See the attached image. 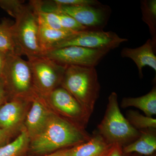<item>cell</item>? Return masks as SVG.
Returning <instances> with one entry per match:
<instances>
[{
    "label": "cell",
    "mask_w": 156,
    "mask_h": 156,
    "mask_svg": "<svg viewBox=\"0 0 156 156\" xmlns=\"http://www.w3.org/2000/svg\"><path fill=\"white\" fill-rule=\"evenodd\" d=\"M91 137L85 129L52 112L42 131L30 140L28 154L33 156L48 154L79 145Z\"/></svg>",
    "instance_id": "obj_1"
},
{
    "label": "cell",
    "mask_w": 156,
    "mask_h": 156,
    "mask_svg": "<svg viewBox=\"0 0 156 156\" xmlns=\"http://www.w3.org/2000/svg\"><path fill=\"white\" fill-rule=\"evenodd\" d=\"M60 87L69 92L91 115L100 90L95 67L68 66Z\"/></svg>",
    "instance_id": "obj_2"
},
{
    "label": "cell",
    "mask_w": 156,
    "mask_h": 156,
    "mask_svg": "<svg viewBox=\"0 0 156 156\" xmlns=\"http://www.w3.org/2000/svg\"><path fill=\"white\" fill-rule=\"evenodd\" d=\"M98 128V133L108 144H119L123 147L133 142L140 134L121 112L115 92L109 96L105 114Z\"/></svg>",
    "instance_id": "obj_3"
},
{
    "label": "cell",
    "mask_w": 156,
    "mask_h": 156,
    "mask_svg": "<svg viewBox=\"0 0 156 156\" xmlns=\"http://www.w3.org/2000/svg\"><path fill=\"white\" fill-rule=\"evenodd\" d=\"M15 19L11 30L20 55H25L28 58L43 56L39 41V22L32 7L26 5Z\"/></svg>",
    "instance_id": "obj_4"
},
{
    "label": "cell",
    "mask_w": 156,
    "mask_h": 156,
    "mask_svg": "<svg viewBox=\"0 0 156 156\" xmlns=\"http://www.w3.org/2000/svg\"><path fill=\"white\" fill-rule=\"evenodd\" d=\"M2 77L9 97L31 98L37 92L29 62L20 56L8 55Z\"/></svg>",
    "instance_id": "obj_5"
},
{
    "label": "cell",
    "mask_w": 156,
    "mask_h": 156,
    "mask_svg": "<svg viewBox=\"0 0 156 156\" xmlns=\"http://www.w3.org/2000/svg\"><path fill=\"white\" fill-rule=\"evenodd\" d=\"M34 87L38 94L46 98L60 87L66 66L44 56L28 58Z\"/></svg>",
    "instance_id": "obj_6"
},
{
    "label": "cell",
    "mask_w": 156,
    "mask_h": 156,
    "mask_svg": "<svg viewBox=\"0 0 156 156\" xmlns=\"http://www.w3.org/2000/svg\"><path fill=\"white\" fill-rule=\"evenodd\" d=\"M127 41L128 39L120 37L113 32L105 31L103 30H88L73 34L56 44L51 50L78 46L90 49L111 50Z\"/></svg>",
    "instance_id": "obj_7"
},
{
    "label": "cell",
    "mask_w": 156,
    "mask_h": 156,
    "mask_svg": "<svg viewBox=\"0 0 156 156\" xmlns=\"http://www.w3.org/2000/svg\"><path fill=\"white\" fill-rule=\"evenodd\" d=\"M110 51L69 46L49 50L43 56L65 66L95 67Z\"/></svg>",
    "instance_id": "obj_8"
},
{
    "label": "cell",
    "mask_w": 156,
    "mask_h": 156,
    "mask_svg": "<svg viewBox=\"0 0 156 156\" xmlns=\"http://www.w3.org/2000/svg\"><path fill=\"white\" fill-rule=\"evenodd\" d=\"M47 98L60 116L85 129L91 116L77 101L61 87L53 90Z\"/></svg>",
    "instance_id": "obj_9"
},
{
    "label": "cell",
    "mask_w": 156,
    "mask_h": 156,
    "mask_svg": "<svg viewBox=\"0 0 156 156\" xmlns=\"http://www.w3.org/2000/svg\"><path fill=\"white\" fill-rule=\"evenodd\" d=\"M58 8L89 30H102L106 26L111 13L109 6L101 4L79 7L62 6Z\"/></svg>",
    "instance_id": "obj_10"
},
{
    "label": "cell",
    "mask_w": 156,
    "mask_h": 156,
    "mask_svg": "<svg viewBox=\"0 0 156 156\" xmlns=\"http://www.w3.org/2000/svg\"><path fill=\"white\" fill-rule=\"evenodd\" d=\"M32 98L14 97L0 106V128L21 130Z\"/></svg>",
    "instance_id": "obj_11"
},
{
    "label": "cell",
    "mask_w": 156,
    "mask_h": 156,
    "mask_svg": "<svg viewBox=\"0 0 156 156\" xmlns=\"http://www.w3.org/2000/svg\"><path fill=\"white\" fill-rule=\"evenodd\" d=\"M43 98L37 93L34 95L32 105L26 117L24 127L30 140L42 131L53 112L45 106Z\"/></svg>",
    "instance_id": "obj_12"
},
{
    "label": "cell",
    "mask_w": 156,
    "mask_h": 156,
    "mask_svg": "<svg viewBox=\"0 0 156 156\" xmlns=\"http://www.w3.org/2000/svg\"><path fill=\"white\" fill-rule=\"evenodd\" d=\"M152 41L151 39L147 40L145 44L136 48H125L121 52L123 58H131L135 62L138 69L140 77H142L143 68L149 66L156 72V56Z\"/></svg>",
    "instance_id": "obj_13"
},
{
    "label": "cell",
    "mask_w": 156,
    "mask_h": 156,
    "mask_svg": "<svg viewBox=\"0 0 156 156\" xmlns=\"http://www.w3.org/2000/svg\"><path fill=\"white\" fill-rule=\"evenodd\" d=\"M138 138L122 147L123 152L128 154L136 152L146 156L153 155L156 150L155 129L150 128L140 131Z\"/></svg>",
    "instance_id": "obj_14"
},
{
    "label": "cell",
    "mask_w": 156,
    "mask_h": 156,
    "mask_svg": "<svg viewBox=\"0 0 156 156\" xmlns=\"http://www.w3.org/2000/svg\"><path fill=\"white\" fill-rule=\"evenodd\" d=\"M112 145L96 132L87 142L72 147L68 156H100Z\"/></svg>",
    "instance_id": "obj_15"
},
{
    "label": "cell",
    "mask_w": 156,
    "mask_h": 156,
    "mask_svg": "<svg viewBox=\"0 0 156 156\" xmlns=\"http://www.w3.org/2000/svg\"><path fill=\"white\" fill-rule=\"evenodd\" d=\"M121 106L122 108L134 107L141 110L147 117L156 114V88L154 86L146 95L137 98H124Z\"/></svg>",
    "instance_id": "obj_16"
},
{
    "label": "cell",
    "mask_w": 156,
    "mask_h": 156,
    "mask_svg": "<svg viewBox=\"0 0 156 156\" xmlns=\"http://www.w3.org/2000/svg\"><path fill=\"white\" fill-rule=\"evenodd\" d=\"M74 33H76L53 29L39 25V41L43 55L45 52L52 49L56 44Z\"/></svg>",
    "instance_id": "obj_17"
},
{
    "label": "cell",
    "mask_w": 156,
    "mask_h": 156,
    "mask_svg": "<svg viewBox=\"0 0 156 156\" xmlns=\"http://www.w3.org/2000/svg\"><path fill=\"white\" fill-rule=\"evenodd\" d=\"M30 139L23 126L14 141L0 147V156H26L28 154Z\"/></svg>",
    "instance_id": "obj_18"
},
{
    "label": "cell",
    "mask_w": 156,
    "mask_h": 156,
    "mask_svg": "<svg viewBox=\"0 0 156 156\" xmlns=\"http://www.w3.org/2000/svg\"><path fill=\"white\" fill-rule=\"evenodd\" d=\"M12 24L7 19L3 20L0 22V50L7 55L20 56L13 38L11 30Z\"/></svg>",
    "instance_id": "obj_19"
},
{
    "label": "cell",
    "mask_w": 156,
    "mask_h": 156,
    "mask_svg": "<svg viewBox=\"0 0 156 156\" xmlns=\"http://www.w3.org/2000/svg\"><path fill=\"white\" fill-rule=\"evenodd\" d=\"M142 20L148 26L152 41L156 48V1L144 0L141 2Z\"/></svg>",
    "instance_id": "obj_20"
},
{
    "label": "cell",
    "mask_w": 156,
    "mask_h": 156,
    "mask_svg": "<svg viewBox=\"0 0 156 156\" xmlns=\"http://www.w3.org/2000/svg\"><path fill=\"white\" fill-rule=\"evenodd\" d=\"M30 5L32 7L37 14L39 25L53 29L66 30L62 27L58 17L55 12L44 11L30 3Z\"/></svg>",
    "instance_id": "obj_21"
},
{
    "label": "cell",
    "mask_w": 156,
    "mask_h": 156,
    "mask_svg": "<svg viewBox=\"0 0 156 156\" xmlns=\"http://www.w3.org/2000/svg\"><path fill=\"white\" fill-rule=\"evenodd\" d=\"M126 116L129 122L136 130L156 129V119L153 117L143 115L139 112L133 110L128 111Z\"/></svg>",
    "instance_id": "obj_22"
},
{
    "label": "cell",
    "mask_w": 156,
    "mask_h": 156,
    "mask_svg": "<svg viewBox=\"0 0 156 156\" xmlns=\"http://www.w3.org/2000/svg\"><path fill=\"white\" fill-rule=\"evenodd\" d=\"M20 0H0V8L15 18L26 5Z\"/></svg>",
    "instance_id": "obj_23"
},
{
    "label": "cell",
    "mask_w": 156,
    "mask_h": 156,
    "mask_svg": "<svg viewBox=\"0 0 156 156\" xmlns=\"http://www.w3.org/2000/svg\"><path fill=\"white\" fill-rule=\"evenodd\" d=\"M53 3L58 7L62 6L79 7L89 5H97L101 3L96 0H54Z\"/></svg>",
    "instance_id": "obj_24"
},
{
    "label": "cell",
    "mask_w": 156,
    "mask_h": 156,
    "mask_svg": "<svg viewBox=\"0 0 156 156\" xmlns=\"http://www.w3.org/2000/svg\"><path fill=\"white\" fill-rule=\"evenodd\" d=\"M23 129V128H22ZM21 130H11L0 128V147L9 143L12 137Z\"/></svg>",
    "instance_id": "obj_25"
},
{
    "label": "cell",
    "mask_w": 156,
    "mask_h": 156,
    "mask_svg": "<svg viewBox=\"0 0 156 156\" xmlns=\"http://www.w3.org/2000/svg\"><path fill=\"white\" fill-rule=\"evenodd\" d=\"M9 97L3 77H0V106L5 103Z\"/></svg>",
    "instance_id": "obj_26"
},
{
    "label": "cell",
    "mask_w": 156,
    "mask_h": 156,
    "mask_svg": "<svg viewBox=\"0 0 156 156\" xmlns=\"http://www.w3.org/2000/svg\"><path fill=\"white\" fill-rule=\"evenodd\" d=\"M123 147L119 144H113L108 156H128L123 151Z\"/></svg>",
    "instance_id": "obj_27"
},
{
    "label": "cell",
    "mask_w": 156,
    "mask_h": 156,
    "mask_svg": "<svg viewBox=\"0 0 156 156\" xmlns=\"http://www.w3.org/2000/svg\"><path fill=\"white\" fill-rule=\"evenodd\" d=\"M71 148L62 149L56 151L52 153L44 155L33 156L27 155L26 156H68L69 154Z\"/></svg>",
    "instance_id": "obj_28"
},
{
    "label": "cell",
    "mask_w": 156,
    "mask_h": 156,
    "mask_svg": "<svg viewBox=\"0 0 156 156\" xmlns=\"http://www.w3.org/2000/svg\"><path fill=\"white\" fill-rule=\"evenodd\" d=\"M8 56L6 53L0 50V77H2Z\"/></svg>",
    "instance_id": "obj_29"
},
{
    "label": "cell",
    "mask_w": 156,
    "mask_h": 156,
    "mask_svg": "<svg viewBox=\"0 0 156 156\" xmlns=\"http://www.w3.org/2000/svg\"><path fill=\"white\" fill-rule=\"evenodd\" d=\"M112 146L111 147H110L105 152H104L100 156H108L109 153L111 149Z\"/></svg>",
    "instance_id": "obj_30"
},
{
    "label": "cell",
    "mask_w": 156,
    "mask_h": 156,
    "mask_svg": "<svg viewBox=\"0 0 156 156\" xmlns=\"http://www.w3.org/2000/svg\"><path fill=\"white\" fill-rule=\"evenodd\" d=\"M150 156H155V155H152Z\"/></svg>",
    "instance_id": "obj_31"
}]
</instances>
